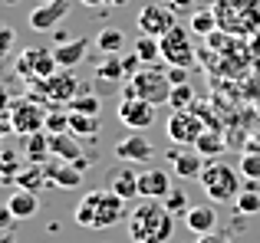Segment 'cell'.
<instances>
[{"instance_id": "e575fe53", "label": "cell", "mask_w": 260, "mask_h": 243, "mask_svg": "<svg viewBox=\"0 0 260 243\" xmlns=\"http://www.w3.org/2000/svg\"><path fill=\"white\" fill-rule=\"evenodd\" d=\"M237 171H241V178H247V181H260V151L244 154L241 165H237Z\"/></svg>"}, {"instance_id": "52a82bcc", "label": "cell", "mask_w": 260, "mask_h": 243, "mask_svg": "<svg viewBox=\"0 0 260 243\" xmlns=\"http://www.w3.org/2000/svg\"><path fill=\"white\" fill-rule=\"evenodd\" d=\"M13 69H17V76L30 86V83H40V79H50L59 66H56V59H53V50H43V46H26V50L17 56Z\"/></svg>"}, {"instance_id": "9a60e30c", "label": "cell", "mask_w": 260, "mask_h": 243, "mask_svg": "<svg viewBox=\"0 0 260 243\" xmlns=\"http://www.w3.org/2000/svg\"><path fill=\"white\" fill-rule=\"evenodd\" d=\"M168 191H172V174L165 168H145L139 174V197L142 200H165Z\"/></svg>"}, {"instance_id": "4316f807", "label": "cell", "mask_w": 260, "mask_h": 243, "mask_svg": "<svg viewBox=\"0 0 260 243\" xmlns=\"http://www.w3.org/2000/svg\"><path fill=\"white\" fill-rule=\"evenodd\" d=\"M13 184L23 187V191H40V187L50 184V181H46V174H43V165H30V161H26V165L20 168V174H17Z\"/></svg>"}, {"instance_id": "2e32d148", "label": "cell", "mask_w": 260, "mask_h": 243, "mask_svg": "<svg viewBox=\"0 0 260 243\" xmlns=\"http://www.w3.org/2000/svg\"><path fill=\"white\" fill-rule=\"evenodd\" d=\"M106 191L119 194L122 200H135L139 197V174L132 171L128 165H119L106 174Z\"/></svg>"}, {"instance_id": "60d3db41", "label": "cell", "mask_w": 260, "mask_h": 243, "mask_svg": "<svg viewBox=\"0 0 260 243\" xmlns=\"http://www.w3.org/2000/svg\"><path fill=\"white\" fill-rule=\"evenodd\" d=\"M168 7H172L175 13H184V10H191V7H194V0H165Z\"/></svg>"}, {"instance_id": "1f68e13d", "label": "cell", "mask_w": 260, "mask_h": 243, "mask_svg": "<svg viewBox=\"0 0 260 243\" xmlns=\"http://www.w3.org/2000/svg\"><path fill=\"white\" fill-rule=\"evenodd\" d=\"M224 145H228V141H224L217 132H204L201 138H198V145H194V148L204 154V158H217V154L224 151Z\"/></svg>"}, {"instance_id": "74e56055", "label": "cell", "mask_w": 260, "mask_h": 243, "mask_svg": "<svg viewBox=\"0 0 260 243\" xmlns=\"http://www.w3.org/2000/svg\"><path fill=\"white\" fill-rule=\"evenodd\" d=\"M13 220H17V217H13V214H10V207H0V233H7V230H10V227H13Z\"/></svg>"}, {"instance_id": "484cf974", "label": "cell", "mask_w": 260, "mask_h": 243, "mask_svg": "<svg viewBox=\"0 0 260 243\" xmlns=\"http://www.w3.org/2000/svg\"><path fill=\"white\" fill-rule=\"evenodd\" d=\"M70 132L76 138H92V135L102 132V118L99 115H79V112H70Z\"/></svg>"}, {"instance_id": "b9f144b4", "label": "cell", "mask_w": 260, "mask_h": 243, "mask_svg": "<svg viewBox=\"0 0 260 243\" xmlns=\"http://www.w3.org/2000/svg\"><path fill=\"white\" fill-rule=\"evenodd\" d=\"M79 4H86V7H106V0H79Z\"/></svg>"}, {"instance_id": "836d02e7", "label": "cell", "mask_w": 260, "mask_h": 243, "mask_svg": "<svg viewBox=\"0 0 260 243\" xmlns=\"http://www.w3.org/2000/svg\"><path fill=\"white\" fill-rule=\"evenodd\" d=\"M191 102H194V89H191L188 83H184V86H175V89H172V99H168L172 112H184V109H191Z\"/></svg>"}, {"instance_id": "ab89813d", "label": "cell", "mask_w": 260, "mask_h": 243, "mask_svg": "<svg viewBox=\"0 0 260 243\" xmlns=\"http://www.w3.org/2000/svg\"><path fill=\"white\" fill-rule=\"evenodd\" d=\"M194 243H231V237H228V233H204V237H198Z\"/></svg>"}, {"instance_id": "d4e9b609", "label": "cell", "mask_w": 260, "mask_h": 243, "mask_svg": "<svg viewBox=\"0 0 260 243\" xmlns=\"http://www.w3.org/2000/svg\"><path fill=\"white\" fill-rule=\"evenodd\" d=\"M234 211L241 214V217H257V214H260V191H257V181H250V184L241 187V194H237V200H234Z\"/></svg>"}, {"instance_id": "5bb4252c", "label": "cell", "mask_w": 260, "mask_h": 243, "mask_svg": "<svg viewBox=\"0 0 260 243\" xmlns=\"http://www.w3.org/2000/svg\"><path fill=\"white\" fill-rule=\"evenodd\" d=\"M70 17V0H53V4H40L30 10V30L37 33H50L56 30L63 20Z\"/></svg>"}, {"instance_id": "ffe728a7", "label": "cell", "mask_w": 260, "mask_h": 243, "mask_svg": "<svg viewBox=\"0 0 260 243\" xmlns=\"http://www.w3.org/2000/svg\"><path fill=\"white\" fill-rule=\"evenodd\" d=\"M7 207H10V214L17 220H30V217H37V211H40V197H37V191L13 187L10 197H7Z\"/></svg>"}, {"instance_id": "30bf717a", "label": "cell", "mask_w": 260, "mask_h": 243, "mask_svg": "<svg viewBox=\"0 0 260 243\" xmlns=\"http://www.w3.org/2000/svg\"><path fill=\"white\" fill-rule=\"evenodd\" d=\"M168 138H172V145H181V148H194L198 138L204 135V118L194 115L191 109L184 112H172L168 115Z\"/></svg>"}, {"instance_id": "5b68a950", "label": "cell", "mask_w": 260, "mask_h": 243, "mask_svg": "<svg viewBox=\"0 0 260 243\" xmlns=\"http://www.w3.org/2000/svg\"><path fill=\"white\" fill-rule=\"evenodd\" d=\"M79 89H83V83L73 76V69H56L50 79L30 83L26 96L37 99V102H43L46 109H56V105H63V109H66V105L79 96Z\"/></svg>"}, {"instance_id": "83f0119b", "label": "cell", "mask_w": 260, "mask_h": 243, "mask_svg": "<svg viewBox=\"0 0 260 243\" xmlns=\"http://www.w3.org/2000/svg\"><path fill=\"white\" fill-rule=\"evenodd\" d=\"M135 56L142 59L145 66H158V59H161V39H155V36H142L139 33V39H135Z\"/></svg>"}, {"instance_id": "ba28073f", "label": "cell", "mask_w": 260, "mask_h": 243, "mask_svg": "<svg viewBox=\"0 0 260 243\" xmlns=\"http://www.w3.org/2000/svg\"><path fill=\"white\" fill-rule=\"evenodd\" d=\"M161 59L168 66H181V69H191L194 66V46H191V30H184L181 23L175 30H168L161 36Z\"/></svg>"}, {"instance_id": "4dcf8cb0", "label": "cell", "mask_w": 260, "mask_h": 243, "mask_svg": "<svg viewBox=\"0 0 260 243\" xmlns=\"http://www.w3.org/2000/svg\"><path fill=\"white\" fill-rule=\"evenodd\" d=\"M63 132H70V109L56 105L46 112V135H63Z\"/></svg>"}, {"instance_id": "8fae6325", "label": "cell", "mask_w": 260, "mask_h": 243, "mask_svg": "<svg viewBox=\"0 0 260 243\" xmlns=\"http://www.w3.org/2000/svg\"><path fill=\"white\" fill-rule=\"evenodd\" d=\"M115 115L128 132H145V128L155 125V105L145 102V99H122Z\"/></svg>"}, {"instance_id": "f6af8a7d", "label": "cell", "mask_w": 260, "mask_h": 243, "mask_svg": "<svg viewBox=\"0 0 260 243\" xmlns=\"http://www.w3.org/2000/svg\"><path fill=\"white\" fill-rule=\"evenodd\" d=\"M40 4H53V0H40Z\"/></svg>"}, {"instance_id": "cb8c5ba5", "label": "cell", "mask_w": 260, "mask_h": 243, "mask_svg": "<svg viewBox=\"0 0 260 243\" xmlns=\"http://www.w3.org/2000/svg\"><path fill=\"white\" fill-rule=\"evenodd\" d=\"M122 46H125V33H122L119 26H102V30L95 33V50H99L102 56H115Z\"/></svg>"}, {"instance_id": "ee69618b", "label": "cell", "mask_w": 260, "mask_h": 243, "mask_svg": "<svg viewBox=\"0 0 260 243\" xmlns=\"http://www.w3.org/2000/svg\"><path fill=\"white\" fill-rule=\"evenodd\" d=\"M0 243H13V233L7 230V233H0Z\"/></svg>"}, {"instance_id": "277c9868", "label": "cell", "mask_w": 260, "mask_h": 243, "mask_svg": "<svg viewBox=\"0 0 260 243\" xmlns=\"http://www.w3.org/2000/svg\"><path fill=\"white\" fill-rule=\"evenodd\" d=\"M198 181H201L204 194H208L214 204H231V200H237V194H241V171L231 168L228 161H221V158L204 161V171H201Z\"/></svg>"}, {"instance_id": "4fadbf2b", "label": "cell", "mask_w": 260, "mask_h": 243, "mask_svg": "<svg viewBox=\"0 0 260 243\" xmlns=\"http://www.w3.org/2000/svg\"><path fill=\"white\" fill-rule=\"evenodd\" d=\"M204 161H208V158H204L198 148H181V145H175L172 151H168V165H172V171L178 174V178H184V181L201 178Z\"/></svg>"}, {"instance_id": "6da1fadb", "label": "cell", "mask_w": 260, "mask_h": 243, "mask_svg": "<svg viewBox=\"0 0 260 243\" xmlns=\"http://www.w3.org/2000/svg\"><path fill=\"white\" fill-rule=\"evenodd\" d=\"M128 237L135 243H172L175 237V214L161 200H139L125 217Z\"/></svg>"}, {"instance_id": "9c48e42d", "label": "cell", "mask_w": 260, "mask_h": 243, "mask_svg": "<svg viewBox=\"0 0 260 243\" xmlns=\"http://www.w3.org/2000/svg\"><path fill=\"white\" fill-rule=\"evenodd\" d=\"M135 26H139L142 36L161 39L168 30H175V26H178V20H175V10L168 4H145L139 10V17H135Z\"/></svg>"}, {"instance_id": "f1b7e54d", "label": "cell", "mask_w": 260, "mask_h": 243, "mask_svg": "<svg viewBox=\"0 0 260 243\" xmlns=\"http://www.w3.org/2000/svg\"><path fill=\"white\" fill-rule=\"evenodd\" d=\"M191 33H198V36H211V33L217 30V17L211 7H198L194 13H191Z\"/></svg>"}, {"instance_id": "44dd1931", "label": "cell", "mask_w": 260, "mask_h": 243, "mask_svg": "<svg viewBox=\"0 0 260 243\" xmlns=\"http://www.w3.org/2000/svg\"><path fill=\"white\" fill-rule=\"evenodd\" d=\"M50 154L59 161H70V165H76L79 158H86L83 148H79V138L73 132H63V135H50Z\"/></svg>"}, {"instance_id": "7a4b0ae2", "label": "cell", "mask_w": 260, "mask_h": 243, "mask_svg": "<svg viewBox=\"0 0 260 243\" xmlns=\"http://www.w3.org/2000/svg\"><path fill=\"white\" fill-rule=\"evenodd\" d=\"M73 217H76V224L86 227V230H109V227H115L119 220L128 217V200H122L119 194L106 191V187H102V191H89L76 204Z\"/></svg>"}, {"instance_id": "d590c367", "label": "cell", "mask_w": 260, "mask_h": 243, "mask_svg": "<svg viewBox=\"0 0 260 243\" xmlns=\"http://www.w3.org/2000/svg\"><path fill=\"white\" fill-rule=\"evenodd\" d=\"M13 39H17V30H13V26H4V23H0V59H4L7 53L13 50Z\"/></svg>"}, {"instance_id": "7c38bea8", "label": "cell", "mask_w": 260, "mask_h": 243, "mask_svg": "<svg viewBox=\"0 0 260 243\" xmlns=\"http://www.w3.org/2000/svg\"><path fill=\"white\" fill-rule=\"evenodd\" d=\"M115 158L125 165H148L155 158V145L142 132H128L125 138L115 141Z\"/></svg>"}, {"instance_id": "3957f363", "label": "cell", "mask_w": 260, "mask_h": 243, "mask_svg": "<svg viewBox=\"0 0 260 243\" xmlns=\"http://www.w3.org/2000/svg\"><path fill=\"white\" fill-rule=\"evenodd\" d=\"M172 89L175 86H172V79H168V69H161V66H142V69L122 86V99H145V102H152L155 109H158V105H165L168 99H172Z\"/></svg>"}, {"instance_id": "7402d4cb", "label": "cell", "mask_w": 260, "mask_h": 243, "mask_svg": "<svg viewBox=\"0 0 260 243\" xmlns=\"http://www.w3.org/2000/svg\"><path fill=\"white\" fill-rule=\"evenodd\" d=\"M92 72H95V83H99V86H106V89H112V86L125 83V66H122V56H119V59H115V56L99 59Z\"/></svg>"}, {"instance_id": "f35d334b", "label": "cell", "mask_w": 260, "mask_h": 243, "mask_svg": "<svg viewBox=\"0 0 260 243\" xmlns=\"http://www.w3.org/2000/svg\"><path fill=\"white\" fill-rule=\"evenodd\" d=\"M10 105H13V96L7 92V86L0 83V115H7V112H10Z\"/></svg>"}, {"instance_id": "8992f818", "label": "cell", "mask_w": 260, "mask_h": 243, "mask_svg": "<svg viewBox=\"0 0 260 243\" xmlns=\"http://www.w3.org/2000/svg\"><path fill=\"white\" fill-rule=\"evenodd\" d=\"M46 112H50V109H46L43 102H37V99H30V96H20V99H13L7 118H10L13 135L26 138V135L46 132Z\"/></svg>"}, {"instance_id": "8d00e7d4", "label": "cell", "mask_w": 260, "mask_h": 243, "mask_svg": "<svg viewBox=\"0 0 260 243\" xmlns=\"http://www.w3.org/2000/svg\"><path fill=\"white\" fill-rule=\"evenodd\" d=\"M168 79H172V86H184V83H188V69H181V66H168Z\"/></svg>"}, {"instance_id": "603a6c76", "label": "cell", "mask_w": 260, "mask_h": 243, "mask_svg": "<svg viewBox=\"0 0 260 243\" xmlns=\"http://www.w3.org/2000/svg\"><path fill=\"white\" fill-rule=\"evenodd\" d=\"M23 154L30 165H43V161H50V135L46 132H37V135H26L23 138Z\"/></svg>"}, {"instance_id": "e0dca14e", "label": "cell", "mask_w": 260, "mask_h": 243, "mask_svg": "<svg viewBox=\"0 0 260 243\" xmlns=\"http://www.w3.org/2000/svg\"><path fill=\"white\" fill-rule=\"evenodd\" d=\"M43 174L53 187H79L83 184V171L70 161H59V158H50L43 161Z\"/></svg>"}, {"instance_id": "ac0fdd59", "label": "cell", "mask_w": 260, "mask_h": 243, "mask_svg": "<svg viewBox=\"0 0 260 243\" xmlns=\"http://www.w3.org/2000/svg\"><path fill=\"white\" fill-rule=\"evenodd\" d=\"M184 227H188L194 237H204V233L217 230V211L211 204H194L188 214H184Z\"/></svg>"}, {"instance_id": "d6a6232c", "label": "cell", "mask_w": 260, "mask_h": 243, "mask_svg": "<svg viewBox=\"0 0 260 243\" xmlns=\"http://www.w3.org/2000/svg\"><path fill=\"white\" fill-rule=\"evenodd\" d=\"M161 204H165L175 217H184V214L191 211V200H188V194H184L181 187H172V191L165 194V200H161Z\"/></svg>"}, {"instance_id": "f546056e", "label": "cell", "mask_w": 260, "mask_h": 243, "mask_svg": "<svg viewBox=\"0 0 260 243\" xmlns=\"http://www.w3.org/2000/svg\"><path fill=\"white\" fill-rule=\"evenodd\" d=\"M66 109H70V112H79V115H99L102 102H99V96H95V92H89L86 86H83V89H79V96L73 99Z\"/></svg>"}, {"instance_id": "7bdbcfd3", "label": "cell", "mask_w": 260, "mask_h": 243, "mask_svg": "<svg viewBox=\"0 0 260 243\" xmlns=\"http://www.w3.org/2000/svg\"><path fill=\"white\" fill-rule=\"evenodd\" d=\"M128 0H106V7H125Z\"/></svg>"}, {"instance_id": "d6986e66", "label": "cell", "mask_w": 260, "mask_h": 243, "mask_svg": "<svg viewBox=\"0 0 260 243\" xmlns=\"http://www.w3.org/2000/svg\"><path fill=\"white\" fill-rule=\"evenodd\" d=\"M89 43H92L89 36H79V39H70V43L56 46V50H53L56 66H59V69H76V66L89 56Z\"/></svg>"}]
</instances>
